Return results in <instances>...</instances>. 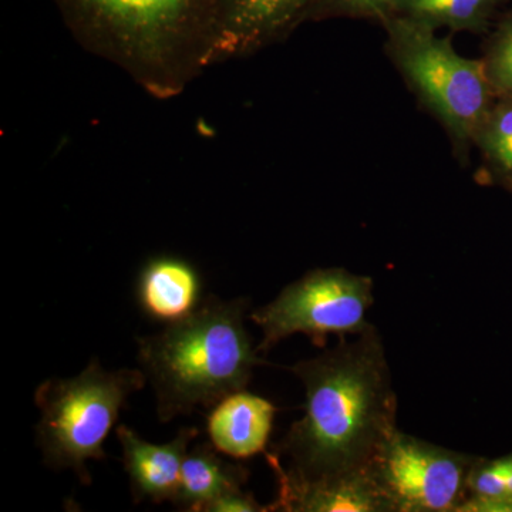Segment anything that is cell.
I'll list each match as a JSON object with an SVG mask.
<instances>
[{
    "label": "cell",
    "instance_id": "obj_13",
    "mask_svg": "<svg viewBox=\"0 0 512 512\" xmlns=\"http://www.w3.org/2000/svg\"><path fill=\"white\" fill-rule=\"evenodd\" d=\"M220 454L211 443L188 450L181 468L180 487L171 503L177 510L204 512L225 491L247 483V468L225 460Z\"/></svg>",
    "mask_w": 512,
    "mask_h": 512
},
{
    "label": "cell",
    "instance_id": "obj_9",
    "mask_svg": "<svg viewBox=\"0 0 512 512\" xmlns=\"http://www.w3.org/2000/svg\"><path fill=\"white\" fill-rule=\"evenodd\" d=\"M313 0H221L220 62L291 35L308 20Z\"/></svg>",
    "mask_w": 512,
    "mask_h": 512
},
{
    "label": "cell",
    "instance_id": "obj_7",
    "mask_svg": "<svg viewBox=\"0 0 512 512\" xmlns=\"http://www.w3.org/2000/svg\"><path fill=\"white\" fill-rule=\"evenodd\" d=\"M477 458L397 429L370 463L393 512H460Z\"/></svg>",
    "mask_w": 512,
    "mask_h": 512
},
{
    "label": "cell",
    "instance_id": "obj_8",
    "mask_svg": "<svg viewBox=\"0 0 512 512\" xmlns=\"http://www.w3.org/2000/svg\"><path fill=\"white\" fill-rule=\"evenodd\" d=\"M274 473L279 490L269 511L393 512L370 467L315 480H298L278 470Z\"/></svg>",
    "mask_w": 512,
    "mask_h": 512
},
{
    "label": "cell",
    "instance_id": "obj_11",
    "mask_svg": "<svg viewBox=\"0 0 512 512\" xmlns=\"http://www.w3.org/2000/svg\"><path fill=\"white\" fill-rule=\"evenodd\" d=\"M202 278L190 262L174 255L148 259L136 282L141 312L165 326L180 322L197 311L202 298Z\"/></svg>",
    "mask_w": 512,
    "mask_h": 512
},
{
    "label": "cell",
    "instance_id": "obj_3",
    "mask_svg": "<svg viewBox=\"0 0 512 512\" xmlns=\"http://www.w3.org/2000/svg\"><path fill=\"white\" fill-rule=\"evenodd\" d=\"M248 309L247 298L208 295L188 318L137 339L138 363L163 423L244 390L256 367L266 365L245 328Z\"/></svg>",
    "mask_w": 512,
    "mask_h": 512
},
{
    "label": "cell",
    "instance_id": "obj_12",
    "mask_svg": "<svg viewBox=\"0 0 512 512\" xmlns=\"http://www.w3.org/2000/svg\"><path fill=\"white\" fill-rule=\"evenodd\" d=\"M276 412L274 403L245 389L228 394L208 413V439L221 454L235 460L265 454Z\"/></svg>",
    "mask_w": 512,
    "mask_h": 512
},
{
    "label": "cell",
    "instance_id": "obj_5",
    "mask_svg": "<svg viewBox=\"0 0 512 512\" xmlns=\"http://www.w3.org/2000/svg\"><path fill=\"white\" fill-rule=\"evenodd\" d=\"M146 383L141 369L104 370L93 359L80 375L39 384L36 441L46 466L73 470L83 484L92 483L87 463L106 458L103 444L120 410Z\"/></svg>",
    "mask_w": 512,
    "mask_h": 512
},
{
    "label": "cell",
    "instance_id": "obj_15",
    "mask_svg": "<svg viewBox=\"0 0 512 512\" xmlns=\"http://www.w3.org/2000/svg\"><path fill=\"white\" fill-rule=\"evenodd\" d=\"M474 143L498 173L512 177V103L491 107Z\"/></svg>",
    "mask_w": 512,
    "mask_h": 512
},
{
    "label": "cell",
    "instance_id": "obj_18",
    "mask_svg": "<svg viewBox=\"0 0 512 512\" xmlns=\"http://www.w3.org/2000/svg\"><path fill=\"white\" fill-rule=\"evenodd\" d=\"M269 505H261L254 495L245 493L242 487L231 488L215 498L205 507L204 512H266Z\"/></svg>",
    "mask_w": 512,
    "mask_h": 512
},
{
    "label": "cell",
    "instance_id": "obj_2",
    "mask_svg": "<svg viewBox=\"0 0 512 512\" xmlns=\"http://www.w3.org/2000/svg\"><path fill=\"white\" fill-rule=\"evenodd\" d=\"M74 37L154 97L220 62L221 0H53Z\"/></svg>",
    "mask_w": 512,
    "mask_h": 512
},
{
    "label": "cell",
    "instance_id": "obj_14",
    "mask_svg": "<svg viewBox=\"0 0 512 512\" xmlns=\"http://www.w3.org/2000/svg\"><path fill=\"white\" fill-rule=\"evenodd\" d=\"M501 0H396L392 15L437 30L481 33L488 29ZM390 15V16H392Z\"/></svg>",
    "mask_w": 512,
    "mask_h": 512
},
{
    "label": "cell",
    "instance_id": "obj_17",
    "mask_svg": "<svg viewBox=\"0 0 512 512\" xmlns=\"http://www.w3.org/2000/svg\"><path fill=\"white\" fill-rule=\"evenodd\" d=\"M483 62L493 89L512 94V19L504 23Z\"/></svg>",
    "mask_w": 512,
    "mask_h": 512
},
{
    "label": "cell",
    "instance_id": "obj_4",
    "mask_svg": "<svg viewBox=\"0 0 512 512\" xmlns=\"http://www.w3.org/2000/svg\"><path fill=\"white\" fill-rule=\"evenodd\" d=\"M386 32V52L417 100L430 111L466 163L493 104L494 89L483 60L467 59L450 37L421 23L392 15L380 22Z\"/></svg>",
    "mask_w": 512,
    "mask_h": 512
},
{
    "label": "cell",
    "instance_id": "obj_1",
    "mask_svg": "<svg viewBox=\"0 0 512 512\" xmlns=\"http://www.w3.org/2000/svg\"><path fill=\"white\" fill-rule=\"evenodd\" d=\"M289 370L305 387V416L266 451L272 471L315 480L369 468L397 430V396L375 326Z\"/></svg>",
    "mask_w": 512,
    "mask_h": 512
},
{
    "label": "cell",
    "instance_id": "obj_6",
    "mask_svg": "<svg viewBox=\"0 0 512 512\" xmlns=\"http://www.w3.org/2000/svg\"><path fill=\"white\" fill-rule=\"evenodd\" d=\"M373 279L343 268L313 269L279 292L274 301L251 313L262 330L259 353H268L289 336H308L323 348L329 336L359 335L369 329Z\"/></svg>",
    "mask_w": 512,
    "mask_h": 512
},
{
    "label": "cell",
    "instance_id": "obj_19",
    "mask_svg": "<svg viewBox=\"0 0 512 512\" xmlns=\"http://www.w3.org/2000/svg\"><path fill=\"white\" fill-rule=\"evenodd\" d=\"M501 468H503L505 490H507L508 498L512 500V456L498 458Z\"/></svg>",
    "mask_w": 512,
    "mask_h": 512
},
{
    "label": "cell",
    "instance_id": "obj_16",
    "mask_svg": "<svg viewBox=\"0 0 512 512\" xmlns=\"http://www.w3.org/2000/svg\"><path fill=\"white\" fill-rule=\"evenodd\" d=\"M394 3L396 0H313L308 20L348 18L380 23L392 15Z\"/></svg>",
    "mask_w": 512,
    "mask_h": 512
},
{
    "label": "cell",
    "instance_id": "obj_10",
    "mask_svg": "<svg viewBox=\"0 0 512 512\" xmlns=\"http://www.w3.org/2000/svg\"><path fill=\"white\" fill-rule=\"evenodd\" d=\"M117 439L123 448V466L130 481L134 504L151 501L154 504L173 503L180 487L181 468L188 446L198 430L184 427L170 443L151 444L126 426L116 427Z\"/></svg>",
    "mask_w": 512,
    "mask_h": 512
}]
</instances>
